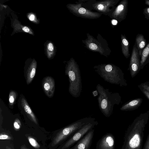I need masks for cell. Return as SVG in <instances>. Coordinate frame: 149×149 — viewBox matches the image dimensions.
<instances>
[{
    "mask_svg": "<svg viewBox=\"0 0 149 149\" xmlns=\"http://www.w3.org/2000/svg\"><path fill=\"white\" fill-rule=\"evenodd\" d=\"M86 36L85 40H82L85 47L91 51L98 52L106 57L110 54L111 50L107 40L100 34H97V39L88 33H86Z\"/></svg>",
    "mask_w": 149,
    "mask_h": 149,
    "instance_id": "6da1fadb",
    "label": "cell"
},
{
    "mask_svg": "<svg viewBox=\"0 0 149 149\" xmlns=\"http://www.w3.org/2000/svg\"><path fill=\"white\" fill-rule=\"evenodd\" d=\"M94 121L93 119L84 118L77 121L62 129L57 134L52 143L54 146L68 139L78 130L87 123Z\"/></svg>",
    "mask_w": 149,
    "mask_h": 149,
    "instance_id": "7a4b0ae2",
    "label": "cell"
},
{
    "mask_svg": "<svg viewBox=\"0 0 149 149\" xmlns=\"http://www.w3.org/2000/svg\"><path fill=\"white\" fill-rule=\"evenodd\" d=\"M82 1L86 3H82L90 5V7L92 9L102 14L109 16L115 9L116 7L115 6L119 0H104L98 1L95 0H85L87 3L84 0Z\"/></svg>",
    "mask_w": 149,
    "mask_h": 149,
    "instance_id": "3957f363",
    "label": "cell"
},
{
    "mask_svg": "<svg viewBox=\"0 0 149 149\" xmlns=\"http://www.w3.org/2000/svg\"><path fill=\"white\" fill-rule=\"evenodd\" d=\"M81 3L76 2V3H68L66 7L69 11L75 16L89 19H96L102 15L101 13L91 11L82 6Z\"/></svg>",
    "mask_w": 149,
    "mask_h": 149,
    "instance_id": "277c9868",
    "label": "cell"
},
{
    "mask_svg": "<svg viewBox=\"0 0 149 149\" xmlns=\"http://www.w3.org/2000/svg\"><path fill=\"white\" fill-rule=\"evenodd\" d=\"M97 124L94 121L89 123L78 130L62 145L61 149H69L93 129Z\"/></svg>",
    "mask_w": 149,
    "mask_h": 149,
    "instance_id": "5b68a950",
    "label": "cell"
},
{
    "mask_svg": "<svg viewBox=\"0 0 149 149\" xmlns=\"http://www.w3.org/2000/svg\"><path fill=\"white\" fill-rule=\"evenodd\" d=\"M128 0L121 1L109 16L118 22L124 20L126 18L128 12Z\"/></svg>",
    "mask_w": 149,
    "mask_h": 149,
    "instance_id": "8992f818",
    "label": "cell"
},
{
    "mask_svg": "<svg viewBox=\"0 0 149 149\" xmlns=\"http://www.w3.org/2000/svg\"><path fill=\"white\" fill-rule=\"evenodd\" d=\"M37 62L34 58H29L25 62L24 74L27 85L31 83L35 75Z\"/></svg>",
    "mask_w": 149,
    "mask_h": 149,
    "instance_id": "52a82bcc",
    "label": "cell"
},
{
    "mask_svg": "<svg viewBox=\"0 0 149 149\" xmlns=\"http://www.w3.org/2000/svg\"><path fill=\"white\" fill-rule=\"evenodd\" d=\"M140 59L138 49L135 43L132 48L130 63V68L132 77L136 74L140 68Z\"/></svg>",
    "mask_w": 149,
    "mask_h": 149,
    "instance_id": "ba28073f",
    "label": "cell"
},
{
    "mask_svg": "<svg viewBox=\"0 0 149 149\" xmlns=\"http://www.w3.org/2000/svg\"><path fill=\"white\" fill-rule=\"evenodd\" d=\"M94 130L92 129L69 149H89L92 142Z\"/></svg>",
    "mask_w": 149,
    "mask_h": 149,
    "instance_id": "9c48e42d",
    "label": "cell"
},
{
    "mask_svg": "<svg viewBox=\"0 0 149 149\" xmlns=\"http://www.w3.org/2000/svg\"><path fill=\"white\" fill-rule=\"evenodd\" d=\"M114 143L113 135L107 133L98 141L96 149H114Z\"/></svg>",
    "mask_w": 149,
    "mask_h": 149,
    "instance_id": "30bf717a",
    "label": "cell"
},
{
    "mask_svg": "<svg viewBox=\"0 0 149 149\" xmlns=\"http://www.w3.org/2000/svg\"><path fill=\"white\" fill-rule=\"evenodd\" d=\"M42 85L46 95L49 97H52L54 93L55 88L54 78L49 76L44 77L42 80Z\"/></svg>",
    "mask_w": 149,
    "mask_h": 149,
    "instance_id": "8fae6325",
    "label": "cell"
},
{
    "mask_svg": "<svg viewBox=\"0 0 149 149\" xmlns=\"http://www.w3.org/2000/svg\"><path fill=\"white\" fill-rule=\"evenodd\" d=\"M11 26L13 28V35L15 33L23 32L34 35L33 30L29 26L22 25L17 19L13 18L11 20Z\"/></svg>",
    "mask_w": 149,
    "mask_h": 149,
    "instance_id": "7c38bea8",
    "label": "cell"
},
{
    "mask_svg": "<svg viewBox=\"0 0 149 149\" xmlns=\"http://www.w3.org/2000/svg\"><path fill=\"white\" fill-rule=\"evenodd\" d=\"M22 107L29 118L34 123L38 124L36 116L29 105L26 99L22 97L21 100Z\"/></svg>",
    "mask_w": 149,
    "mask_h": 149,
    "instance_id": "4fadbf2b",
    "label": "cell"
},
{
    "mask_svg": "<svg viewBox=\"0 0 149 149\" xmlns=\"http://www.w3.org/2000/svg\"><path fill=\"white\" fill-rule=\"evenodd\" d=\"M45 53L49 59L54 57L56 55V48L51 41H47L45 43Z\"/></svg>",
    "mask_w": 149,
    "mask_h": 149,
    "instance_id": "5bb4252c",
    "label": "cell"
},
{
    "mask_svg": "<svg viewBox=\"0 0 149 149\" xmlns=\"http://www.w3.org/2000/svg\"><path fill=\"white\" fill-rule=\"evenodd\" d=\"M138 49L139 57H140L142 52L146 47V41L143 35L138 34L136 36L135 42Z\"/></svg>",
    "mask_w": 149,
    "mask_h": 149,
    "instance_id": "9a60e30c",
    "label": "cell"
},
{
    "mask_svg": "<svg viewBox=\"0 0 149 149\" xmlns=\"http://www.w3.org/2000/svg\"><path fill=\"white\" fill-rule=\"evenodd\" d=\"M121 47L122 52L124 56L127 58L130 56L129 43L125 35H121Z\"/></svg>",
    "mask_w": 149,
    "mask_h": 149,
    "instance_id": "2e32d148",
    "label": "cell"
},
{
    "mask_svg": "<svg viewBox=\"0 0 149 149\" xmlns=\"http://www.w3.org/2000/svg\"><path fill=\"white\" fill-rule=\"evenodd\" d=\"M140 60V67L142 68L149 62V42L143 49Z\"/></svg>",
    "mask_w": 149,
    "mask_h": 149,
    "instance_id": "e0dca14e",
    "label": "cell"
},
{
    "mask_svg": "<svg viewBox=\"0 0 149 149\" xmlns=\"http://www.w3.org/2000/svg\"><path fill=\"white\" fill-rule=\"evenodd\" d=\"M141 99L133 100L124 105L121 109L122 110H125L134 108L138 106L141 103Z\"/></svg>",
    "mask_w": 149,
    "mask_h": 149,
    "instance_id": "ac0fdd59",
    "label": "cell"
},
{
    "mask_svg": "<svg viewBox=\"0 0 149 149\" xmlns=\"http://www.w3.org/2000/svg\"><path fill=\"white\" fill-rule=\"evenodd\" d=\"M140 142L139 136L138 134H136L130 140L129 144L130 147L132 148H135L139 146Z\"/></svg>",
    "mask_w": 149,
    "mask_h": 149,
    "instance_id": "d6986e66",
    "label": "cell"
},
{
    "mask_svg": "<svg viewBox=\"0 0 149 149\" xmlns=\"http://www.w3.org/2000/svg\"><path fill=\"white\" fill-rule=\"evenodd\" d=\"M17 93L14 91H11L9 95V102L10 106L13 105L17 97Z\"/></svg>",
    "mask_w": 149,
    "mask_h": 149,
    "instance_id": "ffe728a7",
    "label": "cell"
},
{
    "mask_svg": "<svg viewBox=\"0 0 149 149\" xmlns=\"http://www.w3.org/2000/svg\"><path fill=\"white\" fill-rule=\"evenodd\" d=\"M27 17L30 21L34 23L38 24L39 23V20L37 19V16L34 13L32 12L29 13L27 14Z\"/></svg>",
    "mask_w": 149,
    "mask_h": 149,
    "instance_id": "44dd1931",
    "label": "cell"
},
{
    "mask_svg": "<svg viewBox=\"0 0 149 149\" xmlns=\"http://www.w3.org/2000/svg\"><path fill=\"white\" fill-rule=\"evenodd\" d=\"M28 139L29 143L33 147L36 148H40V145L34 138L29 136Z\"/></svg>",
    "mask_w": 149,
    "mask_h": 149,
    "instance_id": "7402d4cb",
    "label": "cell"
},
{
    "mask_svg": "<svg viewBox=\"0 0 149 149\" xmlns=\"http://www.w3.org/2000/svg\"><path fill=\"white\" fill-rule=\"evenodd\" d=\"M14 127L17 131L19 130L21 126V124L18 118H16L13 123Z\"/></svg>",
    "mask_w": 149,
    "mask_h": 149,
    "instance_id": "603a6c76",
    "label": "cell"
},
{
    "mask_svg": "<svg viewBox=\"0 0 149 149\" xmlns=\"http://www.w3.org/2000/svg\"><path fill=\"white\" fill-rule=\"evenodd\" d=\"M102 65L104 67V69L107 72H111L113 69L116 67V66L111 64Z\"/></svg>",
    "mask_w": 149,
    "mask_h": 149,
    "instance_id": "cb8c5ba5",
    "label": "cell"
},
{
    "mask_svg": "<svg viewBox=\"0 0 149 149\" xmlns=\"http://www.w3.org/2000/svg\"><path fill=\"white\" fill-rule=\"evenodd\" d=\"M143 13L145 18L149 20V7H146L143 9Z\"/></svg>",
    "mask_w": 149,
    "mask_h": 149,
    "instance_id": "d4e9b609",
    "label": "cell"
},
{
    "mask_svg": "<svg viewBox=\"0 0 149 149\" xmlns=\"http://www.w3.org/2000/svg\"><path fill=\"white\" fill-rule=\"evenodd\" d=\"M69 77L72 81H74L75 79V74L74 71L70 70L68 72Z\"/></svg>",
    "mask_w": 149,
    "mask_h": 149,
    "instance_id": "484cf974",
    "label": "cell"
},
{
    "mask_svg": "<svg viewBox=\"0 0 149 149\" xmlns=\"http://www.w3.org/2000/svg\"><path fill=\"white\" fill-rule=\"evenodd\" d=\"M107 106V102L106 99H103L101 103V107L102 109H106Z\"/></svg>",
    "mask_w": 149,
    "mask_h": 149,
    "instance_id": "4316f807",
    "label": "cell"
},
{
    "mask_svg": "<svg viewBox=\"0 0 149 149\" xmlns=\"http://www.w3.org/2000/svg\"><path fill=\"white\" fill-rule=\"evenodd\" d=\"M11 137L8 135L5 134H1L0 139L1 140L10 139Z\"/></svg>",
    "mask_w": 149,
    "mask_h": 149,
    "instance_id": "83f0119b",
    "label": "cell"
},
{
    "mask_svg": "<svg viewBox=\"0 0 149 149\" xmlns=\"http://www.w3.org/2000/svg\"><path fill=\"white\" fill-rule=\"evenodd\" d=\"M143 89L149 92V85L147 84H144L141 85Z\"/></svg>",
    "mask_w": 149,
    "mask_h": 149,
    "instance_id": "f1b7e54d",
    "label": "cell"
},
{
    "mask_svg": "<svg viewBox=\"0 0 149 149\" xmlns=\"http://www.w3.org/2000/svg\"><path fill=\"white\" fill-rule=\"evenodd\" d=\"M142 91L146 97L149 99V92L144 89H143Z\"/></svg>",
    "mask_w": 149,
    "mask_h": 149,
    "instance_id": "f546056e",
    "label": "cell"
},
{
    "mask_svg": "<svg viewBox=\"0 0 149 149\" xmlns=\"http://www.w3.org/2000/svg\"><path fill=\"white\" fill-rule=\"evenodd\" d=\"M117 23H118V22L117 20L114 19H113V20L112 22V24L114 25H116Z\"/></svg>",
    "mask_w": 149,
    "mask_h": 149,
    "instance_id": "4dcf8cb0",
    "label": "cell"
},
{
    "mask_svg": "<svg viewBox=\"0 0 149 149\" xmlns=\"http://www.w3.org/2000/svg\"><path fill=\"white\" fill-rule=\"evenodd\" d=\"M145 3L146 4L149 6V0H145Z\"/></svg>",
    "mask_w": 149,
    "mask_h": 149,
    "instance_id": "1f68e13d",
    "label": "cell"
},
{
    "mask_svg": "<svg viewBox=\"0 0 149 149\" xmlns=\"http://www.w3.org/2000/svg\"><path fill=\"white\" fill-rule=\"evenodd\" d=\"M21 149H28L24 146H22L21 147Z\"/></svg>",
    "mask_w": 149,
    "mask_h": 149,
    "instance_id": "d6a6232c",
    "label": "cell"
},
{
    "mask_svg": "<svg viewBox=\"0 0 149 149\" xmlns=\"http://www.w3.org/2000/svg\"><path fill=\"white\" fill-rule=\"evenodd\" d=\"M7 149H10V148L8 147Z\"/></svg>",
    "mask_w": 149,
    "mask_h": 149,
    "instance_id": "836d02e7",
    "label": "cell"
}]
</instances>
